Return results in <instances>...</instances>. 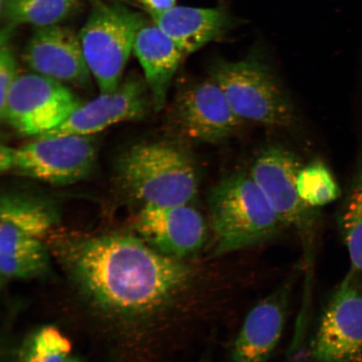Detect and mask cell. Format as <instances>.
I'll return each mask as SVG.
<instances>
[{
	"label": "cell",
	"instance_id": "obj_6",
	"mask_svg": "<svg viewBox=\"0 0 362 362\" xmlns=\"http://www.w3.org/2000/svg\"><path fill=\"white\" fill-rule=\"evenodd\" d=\"M83 103L66 84L33 72L18 76L0 116L18 133L38 138L64 123Z\"/></svg>",
	"mask_w": 362,
	"mask_h": 362
},
{
	"label": "cell",
	"instance_id": "obj_26",
	"mask_svg": "<svg viewBox=\"0 0 362 362\" xmlns=\"http://www.w3.org/2000/svg\"><path fill=\"white\" fill-rule=\"evenodd\" d=\"M64 362H85L84 361L79 358L78 356L71 355Z\"/></svg>",
	"mask_w": 362,
	"mask_h": 362
},
{
	"label": "cell",
	"instance_id": "obj_4",
	"mask_svg": "<svg viewBox=\"0 0 362 362\" xmlns=\"http://www.w3.org/2000/svg\"><path fill=\"white\" fill-rule=\"evenodd\" d=\"M144 21L139 13L123 4L93 0L79 37L86 62L101 93H112L122 83L136 35Z\"/></svg>",
	"mask_w": 362,
	"mask_h": 362
},
{
	"label": "cell",
	"instance_id": "obj_23",
	"mask_svg": "<svg viewBox=\"0 0 362 362\" xmlns=\"http://www.w3.org/2000/svg\"><path fill=\"white\" fill-rule=\"evenodd\" d=\"M18 74V65L15 54L7 42H1L0 49V107L4 106L8 93L12 88Z\"/></svg>",
	"mask_w": 362,
	"mask_h": 362
},
{
	"label": "cell",
	"instance_id": "obj_8",
	"mask_svg": "<svg viewBox=\"0 0 362 362\" xmlns=\"http://www.w3.org/2000/svg\"><path fill=\"white\" fill-rule=\"evenodd\" d=\"M300 158L288 149L271 146L253 163L250 175L273 206L280 223L296 228L308 240L314 236L315 208L300 197L298 176L302 169Z\"/></svg>",
	"mask_w": 362,
	"mask_h": 362
},
{
	"label": "cell",
	"instance_id": "obj_22",
	"mask_svg": "<svg viewBox=\"0 0 362 362\" xmlns=\"http://www.w3.org/2000/svg\"><path fill=\"white\" fill-rule=\"evenodd\" d=\"M297 184L303 201L315 208L328 205L337 200L341 194L332 172L318 161L302 167Z\"/></svg>",
	"mask_w": 362,
	"mask_h": 362
},
{
	"label": "cell",
	"instance_id": "obj_14",
	"mask_svg": "<svg viewBox=\"0 0 362 362\" xmlns=\"http://www.w3.org/2000/svg\"><path fill=\"white\" fill-rule=\"evenodd\" d=\"M292 281L286 282L252 308L235 339L232 362H267L284 329Z\"/></svg>",
	"mask_w": 362,
	"mask_h": 362
},
{
	"label": "cell",
	"instance_id": "obj_5",
	"mask_svg": "<svg viewBox=\"0 0 362 362\" xmlns=\"http://www.w3.org/2000/svg\"><path fill=\"white\" fill-rule=\"evenodd\" d=\"M211 78L242 121L285 128L294 119L291 102L269 68L255 59L221 62Z\"/></svg>",
	"mask_w": 362,
	"mask_h": 362
},
{
	"label": "cell",
	"instance_id": "obj_24",
	"mask_svg": "<svg viewBox=\"0 0 362 362\" xmlns=\"http://www.w3.org/2000/svg\"><path fill=\"white\" fill-rule=\"evenodd\" d=\"M151 15L165 12L176 6V0H141Z\"/></svg>",
	"mask_w": 362,
	"mask_h": 362
},
{
	"label": "cell",
	"instance_id": "obj_17",
	"mask_svg": "<svg viewBox=\"0 0 362 362\" xmlns=\"http://www.w3.org/2000/svg\"><path fill=\"white\" fill-rule=\"evenodd\" d=\"M51 270L48 248L42 239L0 226V274L2 282L42 278Z\"/></svg>",
	"mask_w": 362,
	"mask_h": 362
},
{
	"label": "cell",
	"instance_id": "obj_28",
	"mask_svg": "<svg viewBox=\"0 0 362 362\" xmlns=\"http://www.w3.org/2000/svg\"><path fill=\"white\" fill-rule=\"evenodd\" d=\"M4 1V0H1V2Z\"/></svg>",
	"mask_w": 362,
	"mask_h": 362
},
{
	"label": "cell",
	"instance_id": "obj_12",
	"mask_svg": "<svg viewBox=\"0 0 362 362\" xmlns=\"http://www.w3.org/2000/svg\"><path fill=\"white\" fill-rule=\"evenodd\" d=\"M23 62L33 72L85 88L92 74L83 53L79 34L60 24L35 28L22 54Z\"/></svg>",
	"mask_w": 362,
	"mask_h": 362
},
{
	"label": "cell",
	"instance_id": "obj_16",
	"mask_svg": "<svg viewBox=\"0 0 362 362\" xmlns=\"http://www.w3.org/2000/svg\"><path fill=\"white\" fill-rule=\"evenodd\" d=\"M151 16V20L185 55L220 37L232 24L223 8L175 6L169 11Z\"/></svg>",
	"mask_w": 362,
	"mask_h": 362
},
{
	"label": "cell",
	"instance_id": "obj_25",
	"mask_svg": "<svg viewBox=\"0 0 362 362\" xmlns=\"http://www.w3.org/2000/svg\"><path fill=\"white\" fill-rule=\"evenodd\" d=\"M13 149L7 146H2L0 148V171L1 173H8L11 171L13 157Z\"/></svg>",
	"mask_w": 362,
	"mask_h": 362
},
{
	"label": "cell",
	"instance_id": "obj_13",
	"mask_svg": "<svg viewBox=\"0 0 362 362\" xmlns=\"http://www.w3.org/2000/svg\"><path fill=\"white\" fill-rule=\"evenodd\" d=\"M147 83L136 76L127 79L115 90L81 105L62 125L42 136H93L110 127L141 119L148 108Z\"/></svg>",
	"mask_w": 362,
	"mask_h": 362
},
{
	"label": "cell",
	"instance_id": "obj_21",
	"mask_svg": "<svg viewBox=\"0 0 362 362\" xmlns=\"http://www.w3.org/2000/svg\"><path fill=\"white\" fill-rule=\"evenodd\" d=\"M71 355V344L60 329L45 325L22 343L16 362H64Z\"/></svg>",
	"mask_w": 362,
	"mask_h": 362
},
{
	"label": "cell",
	"instance_id": "obj_27",
	"mask_svg": "<svg viewBox=\"0 0 362 362\" xmlns=\"http://www.w3.org/2000/svg\"><path fill=\"white\" fill-rule=\"evenodd\" d=\"M200 362H210V361L208 360L207 357H205V358H203Z\"/></svg>",
	"mask_w": 362,
	"mask_h": 362
},
{
	"label": "cell",
	"instance_id": "obj_10",
	"mask_svg": "<svg viewBox=\"0 0 362 362\" xmlns=\"http://www.w3.org/2000/svg\"><path fill=\"white\" fill-rule=\"evenodd\" d=\"M175 117L187 137L207 144L225 141L243 122L211 78L189 86L178 95Z\"/></svg>",
	"mask_w": 362,
	"mask_h": 362
},
{
	"label": "cell",
	"instance_id": "obj_7",
	"mask_svg": "<svg viewBox=\"0 0 362 362\" xmlns=\"http://www.w3.org/2000/svg\"><path fill=\"white\" fill-rule=\"evenodd\" d=\"M93 136L38 137L13 149L11 173L53 185H68L88 177L97 161Z\"/></svg>",
	"mask_w": 362,
	"mask_h": 362
},
{
	"label": "cell",
	"instance_id": "obj_19",
	"mask_svg": "<svg viewBox=\"0 0 362 362\" xmlns=\"http://www.w3.org/2000/svg\"><path fill=\"white\" fill-rule=\"evenodd\" d=\"M78 3V0H4L1 16L6 28L2 33L10 36L12 29L21 25L42 28L60 24Z\"/></svg>",
	"mask_w": 362,
	"mask_h": 362
},
{
	"label": "cell",
	"instance_id": "obj_2",
	"mask_svg": "<svg viewBox=\"0 0 362 362\" xmlns=\"http://www.w3.org/2000/svg\"><path fill=\"white\" fill-rule=\"evenodd\" d=\"M122 187L144 206L187 205L197 197L196 167L187 152L166 142L135 144L117 163Z\"/></svg>",
	"mask_w": 362,
	"mask_h": 362
},
{
	"label": "cell",
	"instance_id": "obj_15",
	"mask_svg": "<svg viewBox=\"0 0 362 362\" xmlns=\"http://www.w3.org/2000/svg\"><path fill=\"white\" fill-rule=\"evenodd\" d=\"M134 53L142 67L153 107L160 110L185 54L152 20L140 27Z\"/></svg>",
	"mask_w": 362,
	"mask_h": 362
},
{
	"label": "cell",
	"instance_id": "obj_3",
	"mask_svg": "<svg viewBox=\"0 0 362 362\" xmlns=\"http://www.w3.org/2000/svg\"><path fill=\"white\" fill-rule=\"evenodd\" d=\"M216 234L214 255L257 245L283 226L250 173H237L220 181L208 197Z\"/></svg>",
	"mask_w": 362,
	"mask_h": 362
},
{
	"label": "cell",
	"instance_id": "obj_1",
	"mask_svg": "<svg viewBox=\"0 0 362 362\" xmlns=\"http://www.w3.org/2000/svg\"><path fill=\"white\" fill-rule=\"evenodd\" d=\"M55 250L81 293L115 315L156 313L187 286L192 275L180 260L132 235L69 240Z\"/></svg>",
	"mask_w": 362,
	"mask_h": 362
},
{
	"label": "cell",
	"instance_id": "obj_11",
	"mask_svg": "<svg viewBox=\"0 0 362 362\" xmlns=\"http://www.w3.org/2000/svg\"><path fill=\"white\" fill-rule=\"evenodd\" d=\"M135 229L148 246L179 260L200 250L206 238L205 220L191 204L144 206L136 217Z\"/></svg>",
	"mask_w": 362,
	"mask_h": 362
},
{
	"label": "cell",
	"instance_id": "obj_20",
	"mask_svg": "<svg viewBox=\"0 0 362 362\" xmlns=\"http://www.w3.org/2000/svg\"><path fill=\"white\" fill-rule=\"evenodd\" d=\"M344 243L349 253L351 269L362 272V153L339 216Z\"/></svg>",
	"mask_w": 362,
	"mask_h": 362
},
{
	"label": "cell",
	"instance_id": "obj_9",
	"mask_svg": "<svg viewBox=\"0 0 362 362\" xmlns=\"http://www.w3.org/2000/svg\"><path fill=\"white\" fill-rule=\"evenodd\" d=\"M312 362H362V285L351 271L334 293L312 344Z\"/></svg>",
	"mask_w": 362,
	"mask_h": 362
},
{
	"label": "cell",
	"instance_id": "obj_18",
	"mask_svg": "<svg viewBox=\"0 0 362 362\" xmlns=\"http://www.w3.org/2000/svg\"><path fill=\"white\" fill-rule=\"evenodd\" d=\"M59 221L55 207L24 194H4L0 201V225L26 236L42 239Z\"/></svg>",
	"mask_w": 362,
	"mask_h": 362
}]
</instances>
